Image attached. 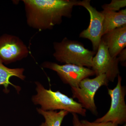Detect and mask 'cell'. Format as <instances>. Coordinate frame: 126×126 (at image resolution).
<instances>
[{
	"label": "cell",
	"instance_id": "4fadbf2b",
	"mask_svg": "<svg viewBox=\"0 0 126 126\" xmlns=\"http://www.w3.org/2000/svg\"><path fill=\"white\" fill-rule=\"evenodd\" d=\"M37 111L42 115L45 119L46 126H61L64 118L68 114V112L61 110L56 111H45L40 108H36Z\"/></svg>",
	"mask_w": 126,
	"mask_h": 126
},
{
	"label": "cell",
	"instance_id": "ba28073f",
	"mask_svg": "<svg viewBox=\"0 0 126 126\" xmlns=\"http://www.w3.org/2000/svg\"><path fill=\"white\" fill-rule=\"evenodd\" d=\"M29 53L27 46L18 36L6 34L0 36V61L3 64L22 60Z\"/></svg>",
	"mask_w": 126,
	"mask_h": 126
},
{
	"label": "cell",
	"instance_id": "277c9868",
	"mask_svg": "<svg viewBox=\"0 0 126 126\" xmlns=\"http://www.w3.org/2000/svg\"><path fill=\"white\" fill-rule=\"evenodd\" d=\"M109 82L105 74L96 76L94 79H84L78 87L71 88L72 98H77L84 108L96 116L98 111L94 102V96L99 88L107 86Z\"/></svg>",
	"mask_w": 126,
	"mask_h": 126
},
{
	"label": "cell",
	"instance_id": "7a4b0ae2",
	"mask_svg": "<svg viewBox=\"0 0 126 126\" xmlns=\"http://www.w3.org/2000/svg\"><path fill=\"white\" fill-rule=\"evenodd\" d=\"M35 83L36 94L32 97V101L35 105L40 106L41 109L45 111L64 110L86 116L87 110L73 98L60 91L46 89L39 82L36 81Z\"/></svg>",
	"mask_w": 126,
	"mask_h": 126
},
{
	"label": "cell",
	"instance_id": "52a82bcc",
	"mask_svg": "<svg viewBox=\"0 0 126 126\" xmlns=\"http://www.w3.org/2000/svg\"><path fill=\"white\" fill-rule=\"evenodd\" d=\"M97 51L93 58L92 69L96 76L106 75L109 81L113 82L120 74L117 57L111 56L108 48L102 39Z\"/></svg>",
	"mask_w": 126,
	"mask_h": 126
},
{
	"label": "cell",
	"instance_id": "5bb4252c",
	"mask_svg": "<svg viewBox=\"0 0 126 126\" xmlns=\"http://www.w3.org/2000/svg\"><path fill=\"white\" fill-rule=\"evenodd\" d=\"M126 6V0H112L110 4H104L102 7L103 10L117 12Z\"/></svg>",
	"mask_w": 126,
	"mask_h": 126
},
{
	"label": "cell",
	"instance_id": "e0dca14e",
	"mask_svg": "<svg viewBox=\"0 0 126 126\" xmlns=\"http://www.w3.org/2000/svg\"><path fill=\"white\" fill-rule=\"evenodd\" d=\"M73 115V126H82L81 121L79 118L78 114L72 113Z\"/></svg>",
	"mask_w": 126,
	"mask_h": 126
},
{
	"label": "cell",
	"instance_id": "2e32d148",
	"mask_svg": "<svg viewBox=\"0 0 126 126\" xmlns=\"http://www.w3.org/2000/svg\"><path fill=\"white\" fill-rule=\"evenodd\" d=\"M119 62H121L122 65L126 66V49H124L120 52L117 56Z\"/></svg>",
	"mask_w": 126,
	"mask_h": 126
},
{
	"label": "cell",
	"instance_id": "9a60e30c",
	"mask_svg": "<svg viewBox=\"0 0 126 126\" xmlns=\"http://www.w3.org/2000/svg\"><path fill=\"white\" fill-rule=\"evenodd\" d=\"M82 126H118L117 124L111 122H108L96 123L95 122H90L87 120L81 121Z\"/></svg>",
	"mask_w": 126,
	"mask_h": 126
},
{
	"label": "cell",
	"instance_id": "3957f363",
	"mask_svg": "<svg viewBox=\"0 0 126 126\" xmlns=\"http://www.w3.org/2000/svg\"><path fill=\"white\" fill-rule=\"evenodd\" d=\"M53 47V55L60 63L92 68L93 58L96 52L86 48L82 43L65 37L61 42H54Z\"/></svg>",
	"mask_w": 126,
	"mask_h": 126
},
{
	"label": "cell",
	"instance_id": "ac0fdd59",
	"mask_svg": "<svg viewBox=\"0 0 126 126\" xmlns=\"http://www.w3.org/2000/svg\"><path fill=\"white\" fill-rule=\"evenodd\" d=\"M39 126H46V125L45 123H42Z\"/></svg>",
	"mask_w": 126,
	"mask_h": 126
},
{
	"label": "cell",
	"instance_id": "5b68a950",
	"mask_svg": "<svg viewBox=\"0 0 126 126\" xmlns=\"http://www.w3.org/2000/svg\"><path fill=\"white\" fill-rule=\"evenodd\" d=\"M117 77V84L115 87L113 89H108V94L111 99L110 109L105 115L96 119L95 122H111L118 125L126 123V87L122 86V77L119 75Z\"/></svg>",
	"mask_w": 126,
	"mask_h": 126
},
{
	"label": "cell",
	"instance_id": "8fae6325",
	"mask_svg": "<svg viewBox=\"0 0 126 126\" xmlns=\"http://www.w3.org/2000/svg\"><path fill=\"white\" fill-rule=\"evenodd\" d=\"M103 35L117 28L126 25V10L118 12L103 10Z\"/></svg>",
	"mask_w": 126,
	"mask_h": 126
},
{
	"label": "cell",
	"instance_id": "6da1fadb",
	"mask_svg": "<svg viewBox=\"0 0 126 126\" xmlns=\"http://www.w3.org/2000/svg\"><path fill=\"white\" fill-rule=\"evenodd\" d=\"M27 25L39 31L60 24L63 17L70 18L76 0H24Z\"/></svg>",
	"mask_w": 126,
	"mask_h": 126
},
{
	"label": "cell",
	"instance_id": "30bf717a",
	"mask_svg": "<svg viewBox=\"0 0 126 126\" xmlns=\"http://www.w3.org/2000/svg\"><path fill=\"white\" fill-rule=\"evenodd\" d=\"M102 39L108 48L111 56L116 58L126 46V25L105 34Z\"/></svg>",
	"mask_w": 126,
	"mask_h": 126
},
{
	"label": "cell",
	"instance_id": "7c38bea8",
	"mask_svg": "<svg viewBox=\"0 0 126 126\" xmlns=\"http://www.w3.org/2000/svg\"><path fill=\"white\" fill-rule=\"evenodd\" d=\"M24 70L23 68H10L7 67L0 61V86H4L5 93L9 92L8 87L10 85L14 86L18 92H20V87L12 83L10 79L11 77H16L22 80H25L26 77L24 75Z\"/></svg>",
	"mask_w": 126,
	"mask_h": 126
},
{
	"label": "cell",
	"instance_id": "9c48e42d",
	"mask_svg": "<svg viewBox=\"0 0 126 126\" xmlns=\"http://www.w3.org/2000/svg\"><path fill=\"white\" fill-rule=\"evenodd\" d=\"M77 6H81L87 9L90 16L89 26L87 29L80 33L79 37L90 40L92 44L93 51L96 52L103 35V14L101 12L98 11L90 5V0L78 1Z\"/></svg>",
	"mask_w": 126,
	"mask_h": 126
},
{
	"label": "cell",
	"instance_id": "d6986e66",
	"mask_svg": "<svg viewBox=\"0 0 126 126\" xmlns=\"http://www.w3.org/2000/svg\"><path fill=\"white\" fill-rule=\"evenodd\" d=\"M126 126V123H125V124H124V126Z\"/></svg>",
	"mask_w": 126,
	"mask_h": 126
},
{
	"label": "cell",
	"instance_id": "8992f818",
	"mask_svg": "<svg viewBox=\"0 0 126 126\" xmlns=\"http://www.w3.org/2000/svg\"><path fill=\"white\" fill-rule=\"evenodd\" d=\"M42 66L56 72L62 82L69 85L71 88L78 87L84 79L95 75L92 69L70 64L60 65L56 63L45 61L42 63Z\"/></svg>",
	"mask_w": 126,
	"mask_h": 126
}]
</instances>
